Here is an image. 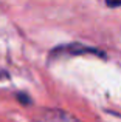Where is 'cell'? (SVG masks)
Here are the masks:
<instances>
[{
    "mask_svg": "<svg viewBox=\"0 0 121 122\" xmlns=\"http://www.w3.org/2000/svg\"><path fill=\"white\" fill-rule=\"evenodd\" d=\"M79 54H96L99 57H106L104 53L92 46H85L82 43H70L62 45L59 48H55L51 51V57H60V56H79Z\"/></svg>",
    "mask_w": 121,
    "mask_h": 122,
    "instance_id": "cell-1",
    "label": "cell"
},
{
    "mask_svg": "<svg viewBox=\"0 0 121 122\" xmlns=\"http://www.w3.org/2000/svg\"><path fill=\"white\" fill-rule=\"evenodd\" d=\"M104 122H121V114L115 111H104L103 113Z\"/></svg>",
    "mask_w": 121,
    "mask_h": 122,
    "instance_id": "cell-2",
    "label": "cell"
},
{
    "mask_svg": "<svg viewBox=\"0 0 121 122\" xmlns=\"http://www.w3.org/2000/svg\"><path fill=\"white\" fill-rule=\"evenodd\" d=\"M104 2H106V5L109 8H118V6H121V0H104Z\"/></svg>",
    "mask_w": 121,
    "mask_h": 122,
    "instance_id": "cell-3",
    "label": "cell"
}]
</instances>
